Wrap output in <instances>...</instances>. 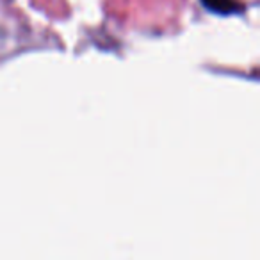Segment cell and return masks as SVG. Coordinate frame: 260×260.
Listing matches in <instances>:
<instances>
[{"label": "cell", "instance_id": "cell-1", "mask_svg": "<svg viewBox=\"0 0 260 260\" xmlns=\"http://www.w3.org/2000/svg\"><path fill=\"white\" fill-rule=\"evenodd\" d=\"M203 8L214 15H239L244 11V6L237 0H200Z\"/></svg>", "mask_w": 260, "mask_h": 260}]
</instances>
